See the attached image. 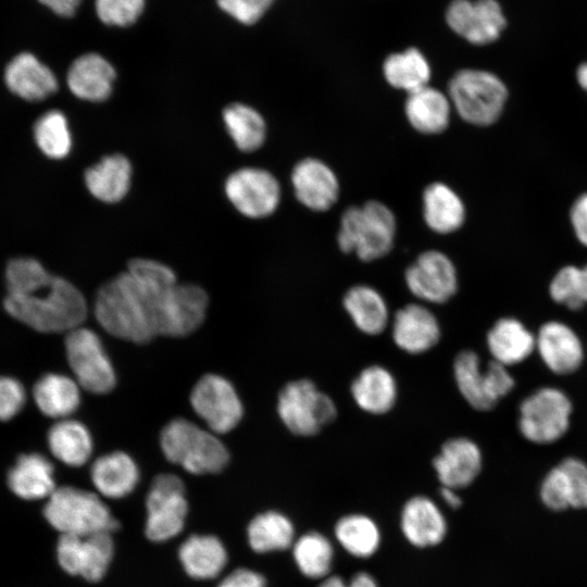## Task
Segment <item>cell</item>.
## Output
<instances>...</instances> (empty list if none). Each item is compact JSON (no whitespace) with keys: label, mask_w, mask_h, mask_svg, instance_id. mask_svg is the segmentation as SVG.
I'll list each match as a JSON object with an SVG mask.
<instances>
[{"label":"cell","mask_w":587,"mask_h":587,"mask_svg":"<svg viewBox=\"0 0 587 587\" xmlns=\"http://www.w3.org/2000/svg\"><path fill=\"white\" fill-rule=\"evenodd\" d=\"M294 559L300 572L309 578L326 577L334 559L333 545L324 535L310 532L294 542Z\"/></svg>","instance_id":"obj_40"},{"label":"cell","mask_w":587,"mask_h":587,"mask_svg":"<svg viewBox=\"0 0 587 587\" xmlns=\"http://www.w3.org/2000/svg\"><path fill=\"white\" fill-rule=\"evenodd\" d=\"M290 179L297 200L311 211H327L339 198L338 177L333 168L320 159L300 160L294 166Z\"/></svg>","instance_id":"obj_17"},{"label":"cell","mask_w":587,"mask_h":587,"mask_svg":"<svg viewBox=\"0 0 587 587\" xmlns=\"http://www.w3.org/2000/svg\"><path fill=\"white\" fill-rule=\"evenodd\" d=\"M53 473L52 463L42 454H22L8 473V485L25 500L49 498L57 489Z\"/></svg>","instance_id":"obj_29"},{"label":"cell","mask_w":587,"mask_h":587,"mask_svg":"<svg viewBox=\"0 0 587 587\" xmlns=\"http://www.w3.org/2000/svg\"><path fill=\"white\" fill-rule=\"evenodd\" d=\"M173 286L127 270L105 283L95 301V316L109 334L136 344L158 335L166 298Z\"/></svg>","instance_id":"obj_1"},{"label":"cell","mask_w":587,"mask_h":587,"mask_svg":"<svg viewBox=\"0 0 587 587\" xmlns=\"http://www.w3.org/2000/svg\"><path fill=\"white\" fill-rule=\"evenodd\" d=\"M383 74L391 87L410 93L429 85L432 70L419 49L409 48L389 54L383 63Z\"/></svg>","instance_id":"obj_36"},{"label":"cell","mask_w":587,"mask_h":587,"mask_svg":"<svg viewBox=\"0 0 587 587\" xmlns=\"http://www.w3.org/2000/svg\"><path fill=\"white\" fill-rule=\"evenodd\" d=\"M457 491L455 489L444 486L440 490L442 500L453 509H458L462 504V499Z\"/></svg>","instance_id":"obj_52"},{"label":"cell","mask_w":587,"mask_h":587,"mask_svg":"<svg viewBox=\"0 0 587 587\" xmlns=\"http://www.w3.org/2000/svg\"><path fill=\"white\" fill-rule=\"evenodd\" d=\"M536 349L547 367L560 375L575 372L584 359V349L576 333L567 325L550 321L540 326Z\"/></svg>","instance_id":"obj_21"},{"label":"cell","mask_w":587,"mask_h":587,"mask_svg":"<svg viewBox=\"0 0 587 587\" xmlns=\"http://www.w3.org/2000/svg\"><path fill=\"white\" fill-rule=\"evenodd\" d=\"M335 536L339 545L351 555L369 558L380 544V533L376 523L363 514L342 516L335 526Z\"/></svg>","instance_id":"obj_38"},{"label":"cell","mask_w":587,"mask_h":587,"mask_svg":"<svg viewBox=\"0 0 587 587\" xmlns=\"http://www.w3.org/2000/svg\"><path fill=\"white\" fill-rule=\"evenodd\" d=\"M65 351L74 379L80 388L97 395L114 388V369L93 330L79 326L66 333Z\"/></svg>","instance_id":"obj_10"},{"label":"cell","mask_w":587,"mask_h":587,"mask_svg":"<svg viewBox=\"0 0 587 587\" xmlns=\"http://www.w3.org/2000/svg\"><path fill=\"white\" fill-rule=\"evenodd\" d=\"M319 587H348V583L339 576H327Z\"/></svg>","instance_id":"obj_53"},{"label":"cell","mask_w":587,"mask_h":587,"mask_svg":"<svg viewBox=\"0 0 587 587\" xmlns=\"http://www.w3.org/2000/svg\"><path fill=\"white\" fill-rule=\"evenodd\" d=\"M160 445L170 462L191 474L220 472L229 459L226 447L216 434L180 417L164 426Z\"/></svg>","instance_id":"obj_4"},{"label":"cell","mask_w":587,"mask_h":587,"mask_svg":"<svg viewBox=\"0 0 587 587\" xmlns=\"http://www.w3.org/2000/svg\"><path fill=\"white\" fill-rule=\"evenodd\" d=\"M225 129L236 148L242 152L259 150L266 139V122L254 108L233 102L222 112Z\"/></svg>","instance_id":"obj_35"},{"label":"cell","mask_w":587,"mask_h":587,"mask_svg":"<svg viewBox=\"0 0 587 587\" xmlns=\"http://www.w3.org/2000/svg\"><path fill=\"white\" fill-rule=\"evenodd\" d=\"M447 95L458 115L475 126L494 124L508 99L507 87L497 75L474 68L457 72L449 80Z\"/></svg>","instance_id":"obj_5"},{"label":"cell","mask_w":587,"mask_h":587,"mask_svg":"<svg viewBox=\"0 0 587 587\" xmlns=\"http://www.w3.org/2000/svg\"><path fill=\"white\" fill-rule=\"evenodd\" d=\"M397 220L385 203L370 200L347 208L339 221L337 243L345 253L371 262L387 255L394 247Z\"/></svg>","instance_id":"obj_3"},{"label":"cell","mask_w":587,"mask_h":587,"mask_svg":"<svg viewBox=\"0 0 587 587\" xmlns=\"http://www.w3.org/2000/svg\"><path fill=\"white\" fill-rule=\"evenodd\" d=\"M90 477L100 495L120 499L135 489L139 480V470L127 453L114 451L99 457L92 463Z\"/></svg>","instance_id":"obj_28"},{"label":"cell","mask_w":587,"mask_h":587,"mask_svg":"<svg viewBox=\"0 0 587 587\" xmlns=\"http://www.w3.org/2000/svg\"><path fill=\"white\" fill-rule=\"evenodd\" d=\"M38 149L49 159L63 160L72 151L73 137L65 114L50 110L40 115L33 128Z\"/></svg>","instance_id":"obj_39"},{"label":"cell","mask_w":587,"mask_h":587,"mask_svg":"<svg viewBox=\"0 0 587 587\" xmlns=\"http://www.w3.org/2000/svg\"><path fill=\"white\" fill-rule=\"evenodd\" d=\"M218 7L242 24L258 22L274 0H216Z\"/></svg>","instance_id":"obj_47"},{"label":"cell","mask_w":587,"mask_h":587,"mask_svg":"<svg viewBox=\"0 0 587 587\" xmlns=\"http://www.w3.org/2000/svg\"><path fill=\"white\" fill-rule=\"evenodd\" d=\"M571 413L572 403L562 390L542 387L521 403L519 428L534 444H551L566 433Z\"/></svg>","instance_id":"obj_9"},{"label":"cell","mask_w":587,"mask_h":587,"mask_svg":"<svg viewBox=\"0 0 587 587\" xmlns=\"http://www.w3.org/2000/svg\"><path fill=\"white\" fill-rule=\"evenodd\" d=\"M549 294L553 301L571 310L583 308L587 303V277L584 267H562L551 280Z\"/></svg>","instance_id":"obj_42"},{"label":"cell","mask_w":587,"mask_h":587,"mask_svg":"<svg viewBox=\"0 0 587 587\" xmlns=\"http://www.w3.org/2000/svg\"><path fill=\"white\" fill-rule=\"evenodd\" d=\"M492 360L511 366L524 361L536 349V337L516 319H499L486 336Z\"/></svg>","instance_id":"obj_30"},{"label":"cell","mask_w":587,"mask_h":587,"mask_svg":"<svg viewBox=\"0 0 587 587\" xmlns=\"http://www.w3.org/2000/svg\"><path fill=\"white\" fill-rule=\"evenodd\" d=\"M542 503L552 511L571 508L567 477L560 464L545 476L539 490Z\"/></svg>","instance_id":"obj_44"},{"label":"cell","mask_w":587,"mask_h":587,"mask_svg":"<svg viewBox=\"0 0 587 587\" xmlns=\"http://www.w3.org/2000/svg\"><path fill=\"white\" fill-rule=\"evenodd\" d=\"M433 466L444 487L459 490L471 485L479 475L483 455L479 447L470 438H451L441 446Z\"/></svg>","instance_id":"obj_19"},{"label":"cell","mask_w":587,"mask_h":587,"mask_svg":"<svg viewBox=\"0 0 587 587\" xmlns=\"http://www.w3.org/2000/svg\"><path fill=\"white\" fill-rule=\"evenodd\" d=\"M453 377L463 399L475 410L489 411L514 387L508 367L490 360L483 370L473 350L460 351L453 361Z\"/></svg>","instance_id":"obj_8"},{"label":"cell","mask_w":587,"mask_h":587,"mask_svg":"<svg viewBox=\"0 0 587 587\" xmlns=\"http://www.w3.org/2000/svg\"><path fill=\"white\" fill-rule=\"evenodd\" d=\"M145 0H96L99 18L108 25L128 26L138 18Z\"/></svg>","instance_id":"obj_43"},{"label":"cell","mask_w":587,"mask_h":587,"mask_svg":"<svg viewBox=\"0 0 587 587\" xmlns=\"http://www.w3.org/2000/svg\"><path fill=\"white\" fill-rule=\"evenodd\" d=\"M217 587H266V580L258 572L237 569L227 575Z\"/></svg>","instance_id":"obj_48"},{"label":"cell","mask_w":587,"mask_h":587,"mask_svg":"<svg viewBox=\"0 0 587 587\" xmlns=\"http://www.w3.org/2000/svg\"><path fill=\"white\" fill-rule=\"evenodd\" d=\"M26 392L24 386L15 378L0 377V421H9L24 407Z\"/></svg>","instance_id":"obj_46"},{"label":"cell","mask_w":587,"mask_h":587,"mask_svg":"<svg viewBox=\"0 0 587 587\" xmlns=\"http://www.w3.org/2000/svg\"><path fill=\"white\" fill-rule=\"evenodd\" d=\"M449 27L473 45L497 40L507 20L497 0H453L446 12Z\"/></svg>","instance_id":"obj_16"},{"label":"cell","mask_w":587,"mask_h":587,"mask_svg":"<svg viewBox=\"0 0 587 587\" xmlns=\"http://www.w3.org/2000/svg\"><path fill=\"white\" fill-rule=\"evenodd\" d=\"M404 280L419 300L441 304L458 290V273L451 259L439 250H426L407 267Z\"/></svg>","instance_id":"obj_14"},{"label":"cell","mask_w":587,"mask_h":587,"mask_svg":"<svg viewBox=\"0 0 587 587\" xmlns=\"http://www.w3.org/2000/svg\"><path fill=\"white\" fill-rule=\"evenodd\" d=\"M441 330L436 315L421 303L400 308L391 322L395 345L409 354H422L440 340Z\"/></svg>","instance_id":"obj_18"},{"label":"cell","mask_w":587,"mask_h":587,"mask_svg":"<svg viewBox=\"0 0 587 587\" xmlns=\"http://www.w3.org/2000/svg\"><path fill=\"white\" fill-rule=\"evenodd\" d=\"M294 536L290 520L275 511L257 515L248 526L249 545L260 553L287 549L294 544Z\"/></svg>","instance_id":"obj_37"},{"label":"cell","mask_w":587,"mask_h":587,"mask_svg":"<svg viewBox=\"0 0 587 587\" xmlns=\"http://www.w3.org/2000/svg\"><path fill=\"white\" fill-rule=\"evenodd\" d=\"M342 305L354 326L363 334H382L389 323V310L385 298L372 286L359 284L350 287Z\"/></svg>","instance_id":"obj_31"},{"label":"cell","mask_w":587,"mask_h":587,"mask_svg":"<svg viewBox=\"0 0 587 587\" xmlns=\"http://www.w3.org/2000/svg\"><path fill=\"white\" fill-rule=\"evenodd\" d=\"M111 533L61 535L57 546L58 561L71 575L89 582L102 579L113 557Z\"/></svg>","instance_id":"obj_15"},{"label":"cell","mask_w":587,"mask_h":587,"mask_svg":"<svg viewBox=\"0 0 587 587\" xmlns=\"http://www.w3.org/2000/svg\"><path fill=\"white\" fill-rule=\"evenodd\" d=\"M4 309L14 319L41 333H68L87 316L83 294L68 280L54 276L50 283L24 295H7Z\"/></svg>","instance_id":"obj_2"},{"label":"cell","mask_w":587,"mask_h":587,"mask_svg":"<svg viewBox=\"0 0 587 587\" xmlns=\"http://www.w3.org/2000/svg\"><path fill=\"white\" fill-rule=\"evenodd\" d=\"M190 404L214 434L230 432L243 414L234 386L216 374H207L197 382L190 394Z\"/></svg>","instance_id":"obj_13"},{"label":"cell","mask_w":587,"mask_h":587,"mask_svg":"<svg viewBox=\"0 0 587 587\" xmlns=\"http://www.w3.org/2000/svg\"><path fill=\"white\" fill-rule=\"evenodd\" d=\"M224 192L238 213L252 220L274 214L282 199L277 178L270 171L254 166L230 173L225 179Z\"/></svg>","instance_id":"obj_11"},{"label":"cell","mask_w":587,"mask_h":587,"mask_svg":"<svg viewBox=\"0 0 587 587\" xmlns=\"http://www.w3.org/2000/svg\"><path fill=\"white\" fill-rule=\"evenodd\" d=\"M400 527L408 541L419 548L440 544L447 533V522L442 512L425 496L412 497L404 503Z\"/></svg>","instance_id":"obj_24"},{"label":"cell","mask_w":587,"mask_h":587,"mask_svg":"<svg viewBox=\"0 0 587 587\" xmlns=\"http://www.w3.org/2000/svg\"><path fill=\"white\" fill-rule=\"evenodd\" d=\"M146 536L165 541L182 532L188 512L185 487L174 474L155 476L147 496Z\"/></svg>","instance_id":"obj_12"},{"label":"cell","mask_w":587,"mask_h":587,"mask_svg":"<svg viewBox=\"0 0 587 587\" xmlns=\"http://www.w3.org/2000/svg\"><path fill=\"white\" fill-rule=\"evenodd\" d=\"M132 180L133 165L122 153L102 157L84 173V183L89 193L108 204L122 201L130 190Z\"/></svg>","instance_id":"obj_23"},{"label":"cell","mask_w":587,"mask_h":587,"mask_svg":"<svg viewBox=\"0 0 587 587\" xmlns=\"http://www.w3.org/2000/svg\"><path fill=\"white\" fill-rule=\"evenodd\" d=\"M584 270H585L586 277H587V264L584 266Z\"/></svg>","instance_id":"obj_55"},{"label":"cell","mask_w":587,"mask_h":587,"mask_svg":"<svg viewBox=\"0 0 587 587\" xmlns=\"http://www.w3.org/2000/svg\"><path fill=\"white\" fill-rule=\"evenodd\" d=\"M570 216L577 239L587 247V193L575 200Z\"/></svg>","instance_id":"obj_49"},{"label":"cell","mask_w":587,"mask_h":587,"mask_svg":"<svg viewBox=\"0 0 587 587\" xmlns=\"http://www.w3.org/2000/svg\"><path fill=\"white\" fill-rule=\"evenodd\" d=\"M45 266L34 258L11 259L5 267L9 295H24L47 286L52 279Z\"/></svg>","instance_id":"obj_41"},{"label":"cell","mask_w":587,"mask_h":587,"mask_svg":"<svg viewBox=\"0 0 587 587\" xmlns=\"http://www.w3.org/2000/svg\"><path fill=\"white\" fill-rule=\"evenodd\" d=\"M79 388L75 379L62 374L49 373L37 380L33 397L41 413L59 421L68 419L79 407Z\"/></svg>","instance_id":"obj_32"},{"label":"cell","mask_w":587,"mask_h":587,"mask_svg":"<svg viewBox=\"0 0 587 587\" xmlns=\"http://www.w3.org/2000/svg\"><path fill=\"white\" fill-rule=\"evenodd\" d=\"M4 83L13 95L30 102L49 98L59 85L49 66L30 52L12 58L4 70Z\"/></svg>","instance_id":"obj_20"},{"label":"cell","mask_w":587,"mask_h":587,"mask_svg":"<svg viewBox=\"0 0 587 587\" xmlns=\"http://www.w3.org/2000/svg\"><path fill=\"white\" fill-rule=\"evenodd\" d=\"M115 78L116 72L107 59L97 53H87L71 64L66 83L76 98L99 103L112 95Z\"/></svg>","instance_id":"obj_22"},{"label":"cell","mask_w":587,"mask_h":587,"mask_svg":"<svg viewBox=\"0 0 587 587\" xmlns=\"http://www.w3.org/2000/svg\"><path fill=\"white\" fill-rule=\"evenodd\" d=\"M350 390L361 410L376 415L389 412L398 396L396 378L382 365L363 369L353 379Z\"/></svg>","instance_id":"obj_27"},{"label":"cell","mask_w":587,"mask_h":587,"mask_svg":"<svg viewBox=\"0 0 587 587\" xmlns=\"http://www.w3.org/2000/svg\"><path fill=\"white\" fill-rule=\"evenodd\" d=\"M186 573L196 579L216 577L225 567L227 553L222 541L212 535H193L178 551Z\"/></svg>","instance_id":"obj_33"},{"label":"cell","mask_w":587,"mask_h":587,"mask_svg":"<svg viewBox=\"0 0 587 587\" xmlns=\"http://www.w3.org/2000/svg\"><path fill=\"white\" fill-rule=\"evenodd\" d=\"M277 413L289 432L311 437L336 419L337 408L311 379L301 378L283 387L277 399Z\"/></svg>","instance_id":"obj_7"},{"label":"cell","mask_w":587,"mask_h":587,"mask_svg":"<svg viewBox=\"0 0 587 587\" xmlns=\"http://www.w3.org/2000/svg\"><path fill=\"white\" fill-rule=\"evenodd\" d=\"M567 477L571 508L587 509V464L576 458L559 463Z\"/></svg>","instance_id":"obj_45"},{"label":"cell","mask_w":587,"mask_h":587,"mask_svg":"<svg viewBox=\"0 0 587 587\" xmlns=\"http://www.w3.org/2000/svg\"><path fill=\"white\" fill-rule=\"evenodd\" d=\"M452 111L448 95L429 85L408 93L404 102L409 124L424 135L445 132L450 124Z\"/></svg>","instance_id":"obj_25"},{"label":"cell","mask_w":587,"mask_h":587,"mask_svg":"<svg viewBox=\"0 0 587 587\" xmlns=\"http://www.w3.org/2000/svg\"><path fill=\"white\" fill-rule=\"evenodd\" d=\"M51 453L70 466H82L92 453V438L87 427L71 419L59 420L48 432Z\"/></svg>","instance_id":"obj_34"},{"label":"cell","mask_w":587,"mask_h":587,"mask_svg":"<svg viewBox=\"0 0 587 587\" xmlns=\"http://www.w3.org/2000/svg\"><path fill=\"white\" fill-rule=\"evenodd\" d=\"M423 218L428 228L440 235L457 232L465 221V205L447 184L434 182L422 195Z\"/></svg>","instance_id":"obj_26"},{"label":"cell","mask_w":587,"mask_h":587,"mask_svg":"<svg viewBox=\"0 0 587 587\" xmlns=\"http://www.w3.org/2000/svg\"><path fill=\"white\" fill-rule=\"evenodd\" d=\"M576 77L582 88L587 90V62L582 63L578 66L577 72H576Z\"/></svg>","instance_id":"obj_54"},{"label":"cell","mask_w":587,"mask_h":587,"mask_svg":"<svg viewBox=\"0 0 587 587\" xmlns=\"http://www.w3.org/2000/svg\"><path fill=\"white\" fill-rule=\"evenodd\" d=\"M43 515L61 535L111 533L117 527L109 508L96 494L71 486L59 487L51 494Z\"/></svg>","instance_id":"obj_6"},{"label":"cell","mask_w":587,"mask_h":587,"mask_svg":"<svg viewBox=\"0 0 587 587\" xmlns=\"http://www.w3.org/2000/svg\"><path fill=\"white\" fill-rule=\"evenodd\" d=\"M82 0H39L40 3L49 8L53 13L70 17L73 16Z\"/></svg>","instance_id":"obj_50"},{"label":"cell","mask_w":587,"mask_h":587,"mask_svg":"<svg viewBox=\"0 0 587 587\" xmlns=\"http://www.w3.org/2000/svg\"><path fill=\"white\" fill-rule=\"evenodd\" d=\"M348 587H378L373 576L365 572L357 573L348 583Z\"/></svg>","instance_id":"obj_51"}]
</instances>
